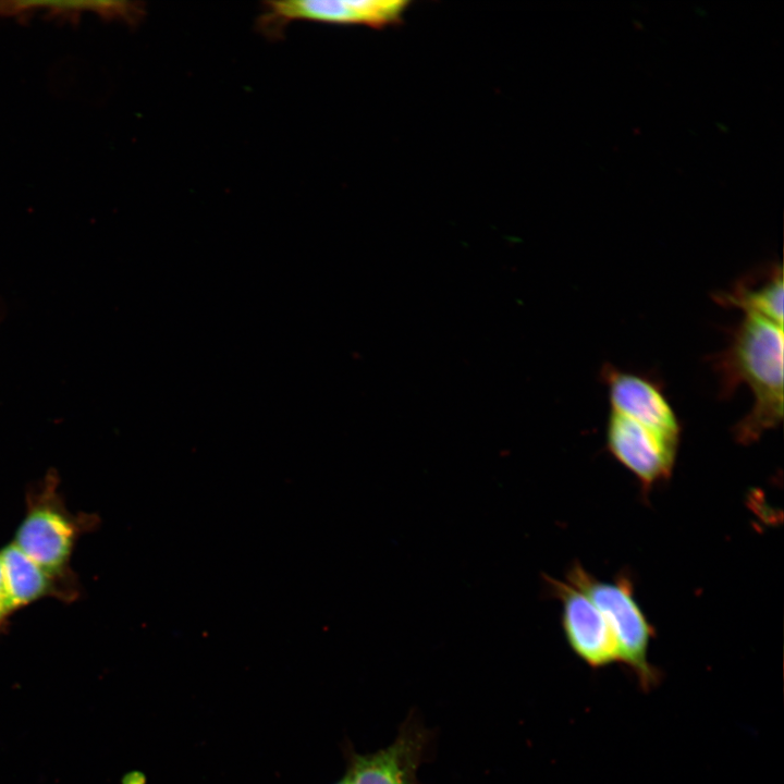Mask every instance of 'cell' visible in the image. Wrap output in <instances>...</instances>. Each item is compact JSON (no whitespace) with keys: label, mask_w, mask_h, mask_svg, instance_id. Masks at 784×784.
I'll return each instance as SVG.
<instances>
[{"label":"cell","mask_w":784,"mask_h":784,"mask_svg":"<svg viewBox=\"0 0 784 784\" xmlns=\"http://www.w3.org/2000/svg\"><path fill=\"white\" fill-rule=\"evenodd\" d=\"M743 314L725 348L711 359L722 397L732 396L744 384L752 393L750 411L733 428L737 441L748 444L783 419V324Z\"/></svg>","instance_id":"obj_1"},{"label":"cell","mask_w":784,"mask_h":784,"mask_svg":"<svg viewBox=\"0 0 784 784\" xmlns=\"http://www.w3.org/2000/svg\"><path fill=\"white\" fill-rule=\"evenodd\" d=\"M54 471L27 489L25 514L13 541L27 558L62 576L75 575L70 560L81 536L99 525L95 514H74L68 510L59 491Z\"/></svg>","instance_id":"obj_2"},{"label":"cell","mask_w":784,"mask_h":784,"mask_svg":"<svg viewBox=\"0 0 784 784\" xmlns=\"http://www.w3.org/2000/svg\"><path fill=\"white\" fill-rule=\"evenodd\" d=\"M564 579L588 596L603 614L616 641L618 662L635 674L644 688L656 686L660 673L648 658L653 629L635 599L630 581L625 577L599 580L578 563Z\"/></svg>","instance_id":"obj_3"},{"label":"cell","mask_w":784,"mask_h":784,"mask_svg":"<svg viewBox=\"0 0 784 784\" xmlns=\"http://www.w3.org/2000/svg\"><path fill=\"white\" fill-rule=\"evenodd\" d=\"M403 0H292L267 1L258 16V28L269 38H279L294 21L383 26L400 20Z\"/></svg>","instance_id":"obj_4"},{"label":"cell","mask_w":784,"mask_h":784,"mask_svg":"<svg viewBox=\"0 0 784 784\" xmlns=\"http://www.w3.org/2000/svg\"><path fill=\"white\" fill-rule=\"evenodd\" d=\"M679 438L609 411L605 426L608 450L646 488L670 477Z\"/></svg>","instance_id":"obj_5"},{"label":"cell","mask_w":784,"mask_h":784,"mask_svg":"<svg viewBox=\"0 0 784 784\" xmlns=\"http://www.w3.org/2000/svg\"><path fill=\"white\" fill-rule=\"evenodd\" d=\"M548 592L561 602V622L567 645L592 669L618 662L613 633L597 605L565 579L544 576Z\"/></svg>","instance_id":"obj_6"},{"label":"cell","mask_w":784,"mask_h":784,"mask_svg":"<svg viewBox=\"0 0 784 784\" xmlns=\"http://www.w3.org/2000/svg\"><path fill=\"white\" fill-rule=\"evenodd\" d=\"M430 733L412 718L405 721L395 739L370 754L346 749L347 784H420L417 771L425 760Z\"/></svg>","instance_id":"obj_7"},{"label":"cell","mask_w":784,"mask_h":784,"mask_svg":"<svg viewBox=\"0 0 784 784\" xmlns=\"http://www.w3.org/2000/svg\"><path fill=\"white\" fill-rule=\"evenodd\" d=\"M600 375L608 390L610 411L661 432L681 437V422L659 382L646 375L622 370L610 363L601 367Z\"/></svg>","instance_id":"obj_8"},{"label":"cell","mask_w":784,"mask_h":784,"mask_svg":"<svg viewBox=\"0 0 784 784\" xmlns=\"http://www.w3.org/2000/svg\"><path fill=\"white\" fill-rule=\"evenodd\" d=\"M0 560L16 611L45 598L71 602L79 595L76 575L62 576L44 568L12 542L0 549Z\"/></svg>","instance_id":"obj_9"},{"label":"cell","mask_w":784,"mask_h":784,"mask_svg":"<svg viewBox=\"0 0 784 784\" xmlns=\"http://www.w3.org/2000/svg\"><path fill=\"white\" fill-rule=\"evenodd\" d=\"M783 268L772 264L739 279L731 289L715 292L714 301L727 307L783 324Z\"/></svg>","instance_id":"obj_10"},{"label":"cell","mask_w":784,"mask_h":784,"mask_svg":"<svg viewBox=\"0 0 784 784\" xmlns=\"http://www.w3.org/2000/svg\"><path fill=\"white\" fill-rule=\"evenodd\" d=\"M15 608L11 600L7 586L1 560H0V630L8 625L10 616L15 612Z\"/></svg>","instance_id":"obj_11"},{"label":"cell","mask_w":784,"mask_h":784,"mask_svg":"<svg viewBox=\"0 0 784 784\" xmlns=\"http://www.w3.org/2000/svg\"><path fill=\"white\" fill-rule=\"evenodd\" d=\"M334 784H347V783H346L345 777H343L342 780L335 782Z\"/></svg>","instance_id":"obj_12"}]
</instances>
